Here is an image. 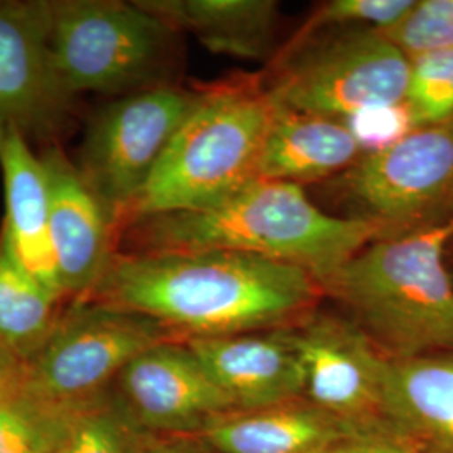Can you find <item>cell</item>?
I'll use <instances>...</instances> for the list:
<instances>
[{
    "mask_svg": "<svg viewBox=\"0 0 453 453\" xmlns=\"http://www.w3.org/2000/svg\"><path fill=\"white\" fill-rule=\"evenodd\" d=\"M131 410L148 428L200 430L235 406L187 344L165 341L148 348L118 374Z\"/></svg>",
    "mask_w": 453,
    "mask_h": 453,
    "instance_id": "cell-13",
    "label": "cell"
},
{
    "mask_svg": "<svg viewBox=\"0 0 453 453\" xmlns=\"http://www.w3.org/2000/svg\"><path fill=\"white\" fill-rule=\"evenodd\" d=\"M82 405L44 400L24 388L0 402V453H58L74 432Z\"/></svg>",
    "mask_w": 453,
    "mask_h": 453,
    "instance_id": "cell-21",
    "label": "cell"
},
{
    "mask_svg": "<svg viewBox=\"0 0 453 453\" xmlns=\"http://www.w3.org/2000/svg\"><path fill=\"white\" fill-rule=\"evenodd\" d=\"M380 237L381 228L365 220L321 211L301 185L257 179L205 209L131 220L118 250L242 252L303 267L319 280Z\"/></svg>",
    "mask_w": 453,
    "mask_h": 453,
    "instance_id": "cell-2",
    "label": "cell"
},
{
    "mask_svg": "<svg viewBox=\"0 0 453 453\" xmlns=\"http://www.w3.org/2000/svg\"><path fill=\"white\" fill-rule=\"evenodd\" d=\"M361 155V146L342 119L299 113L275 103L260 153L259 179L303 187L344 173Z\"/></svg>",
    "mask_w": 453,
    "mask_h": 453,
    "instance_id": "cell-18",
    "label": "cell"
},
{
    "mask_svg": "<svg viewBox=\"0 0 453 453\" xmlns=\"http://www.w3.org/2000/svg\"><path fill=\"white\" fill-rule=\"evenodd\" d=\"M27 385V361L0 342V402Z\"/></svg>",
    "mask_w": 453,
    "mask_h": 453,
    "instance_id": "cell-28",
    "label": "cell"
},
{
    "mask_svg": "<svg viewBox=\"0 0 453 453\" xmlns=\"http://www.w3.org/2000/svg\"><path fill=\"white\" fill-rule=\"evenodd\" d=\"M177 34L138 2L54 0V61L78 97L128 96L168 84Z\"/></svg>",
    "mask_w": 453,
    "mask_h": 453,
    "instance_id": "cell-5",
    "label": "cell"
},
{
    "mask_svg": "<svg viewBox=\"0 0 453 453\" xmlns=\"http://www.w3.org/2000/svg\"><path fill=\"white\" fill-rule=\"evenodd\" d=\"M380 33L410 59L453 48V0H415L405 17Z\"/></svg>",
    "mask_w": 453,
    "mask_h": 453,
    "instance_id": "cell-23",
    "label": "cell"
},
{
    "mask_svg": "<svg viewBox=\"0 0 453 453\" xmlns=\"http://www.w3.org/2000/svg\"><path fill=\"white\" fill-rule=\"evenodd\" d=\"M415 0H331L309 17L299 37L334 27H370L385 31L405 17Z\"/></svg>",
    "mask_w": 453,
    "mask_h": 453,
    "instance_id": "cell-24",
    "label": "cell"
},
{
    "mask_svg": "<svg viewBox=\"0 0 453 453\" xmlns=\"http://www.w3.org/2000/svg\"><path fill=\"white\" fill-rule=\"evenodd\" d=\"M50 203V243L65 297L84 299L118 250L121 228L86 185L76 163L59 145L41 153Z\"/></svg>",
    "mask_w": 453,
    "mask_h": 453,
    "instance_id": "cell-12",
    "label": "cell"
},
{
    "mask_svg": "<svg viewBox=\"0 0 453 453\" xmlns=\"http://www.w3.org/2000/svg\"><path fill=\"white\" fill-rule=\"evenodd\" d=\"M54 0H0V128L58 145L78 96L52 52Z\"/></svg>",
    "mask_w": 453,
    "mask_h": 453,
    "instance_id": "cell-10",
    "label": "cell"
},
{
    "mask_svg": "<svg viewBox=\"0 0 453 453\" xmlns=\"http://www.w3.org/2000/svg\"><path fill=\"white\" fill-rule=\"evenodd\" d=\"M142 453H195L194 450H190L188 447H183V445H173V443H168V445H157V447H151V449H146Z\"/></svg>",
    "mask_w": 453,
    "mask_h": 453,
    "instance_id": "cell-29",
    "label": "cell"
},
{
    "mask_svg": "<svg viewBox=\"0 0 453 453\" xmlns=\"http://www.w3.org/2000/svg\"><path fill=\"white\" fill-rule=\"evenodd\" d=\"M452 220L380 237L319 279L389 359L453 351Z\"/></svg>",
    "mask_w": 453,
    "mask_h": 453,
    "instance_id": "cell-3",
    "label": "cell"
},
{
    "mask_svg": "<svg viewBox=\"0 0 453 453\" xmlns=\"http://www.w3.org/2000/svg\"><path fill=\"white\" fill-rule=\"evenodd\" d=\"M450 121H453V119H450Z\"/></svg>",
    "mask_w": 453,
    "mask_h": 453,
    "instance_id": "cell-32",
    "label": "cell"
},
{
    "mask_svg": "<svg viewBox=\"0 0 453 453\" xmlns=\"http://www.w3.org/2000/svg\"><path fill=\"white\" fill-rule=\"evenodd\" d=\"M130 441L116 418L103 411H81L71 438V453H131Z\"/></svg>",
    "mask_w": 453,
    "mask_h": 453,
    "instance_id": "cell-26",
    "label": "cell"
},
{
    "mask_svg": "<svg viewBox=\"0 0 453 453\" xmlns=\"http://www.w3.org/2000/svg\"><path fill=\"white\" fill-rule=\"evenodd\" d=\"M303 366V398L359 435L383 425L385 357L353 321L309 314L284 327Z\"/></svg>",
    "mask_w": 453,
    "mask_h": 453,
    "instance_id": "cell-11",
    "label": "cell"
},
{
    "mask_svg": "<svg viewBox=\"0 0 453 453\" xmlns=\"http://www.w3.org/2000/svg\"><path fill=\"white\" fill-rule=\"evenodd\" d=\"M383 425L420 453H453V351L388 359Z\"/></svg>",
    "mask_w": 453,
    "mask_h": 453,
    "instance_id": "cell-15",
    "label": "cell"
},
{
    "mask_svg": "<svg viewBox=\"0 0 453 453\" xmlns=\"http://www.w3.org/2000/svg\"><path fill=\"white\" fill-rule=\"evenodd\" d=\"M274 113L275 101L257 80L198 89L192 111L166 146L128 224L211 207L259 179L260 153Z\"/></svg>",
    "mask_w": 453,
    "mask_h": 453,
    "instance_id": "cell-4",
    "label": "cell"
},
{
    "mask_svg": "<svg viewBox=\"0 0 453 453\" xmlns=\"http://www.w3.org/2000/svg\"><path fill=\"white\" fill-rule=\"evenodd\" d=\"M196 97L198 89L163 84L116 97L89 118L74 163L121 230Z\"/></svg>",
    "mask_w": 453,
    "mask_h": 453,
    "instance_id": "cell-7",
    "label": "cell"
},
{
    "mask_svg": "<svg viewBox=\"0 0 453 453\" xmlns=\"http://www.w3.org/2000/svg\"><path fill=\"white\" fill-rule=\"evenodd\" d=\"M0 172L5 192V232L20 264L44 286L65 297L50 243V203L46 166L27 138L0 128Z\"/></svg>",
    "mask_w": 453,
    "mask_h": 453,
    "instance_id": "cell-16",
    "label": "cell"
},
{
    "mask_svg": "<svg viewBox=\"0 0 453 453\" xmlns=\"http://www.w3.org/2000/svg\"><path fill=\"white\" fill-rule=\"evenodd\" d=\"M445 207H447V215H449L447 220H452L453 222V195L449 198V202H447Z\"/></svg>",
    "mask_w": 453,
    "mask_h": 453,
    "instance_id": "cell-30",
    "label": "cell"
},
{
    "mask_svg": "<svg viewBox=\"0 0 453 453\" xmlns=\"http://www.w3.org/2000/svg\"><path fill=\"white\" fill-rule=\"evenodd\" d=\"M235 410H260L303 398L304 378L284 327L265 334L185 341Z\"/></svg>",
    "mask_w": 453,
    "mask_h": 453,
    "instance_id": "cell-14",
    "label": "cell"
},
{
    "mask_svg": "<svg viewBox=\"0 0 453 453\" xmlns=\"http://www.w3.org/2000/svg\"><path fill=\"white\" fill-rule=\"evenodd\" d=\"M342 121L355 134L363 155L388 148L415 130L405 103L365 110Z\"/></svg>",
    "mask_w": 453,
    "mask_h": 453,
    "instance_id": "cell-25",
    "label": "cell"
},
{
    "mask_svg": "<svg viewBox=\"0 0 453 453\" xmlns=\"http://www.w3.org/2000/svg\"><path fill=\"white\" fill-rule=\"evenodd\" d=\"M411 61L405 104L413 128L453 119V48L430 52Z\"/></svg>",
    "mask_w": 453,
    "mask_h": 453,
    "instance_id": "cell-22",
    "label": "cell"
},
{
    "mask_svg": "<svg viewBox=\"0 0 453 453\" xmlns=\"http://www.w3.org/2000/svg\"><path fill=\"white\" fill-rule=\"evenodd\" d=\"M202 435L219 453H329L359 434L301 398L228 411L211 418Z\"/></svg>",
    "mask_w": 453,
    "mask_h": 453,
    "instance_id": "cell-17",
    "label": "cell"
},
{
    "mask_svg": "<svg viewBox=\"0 0 453 453\" xmlns=\"http://www.w3.org/2000/svg\"><path fill=\"white\" fill-rule=\"evenodd\" d=\"M336 187L355 219L387 235L415 228L453 195V121L411 130L396 143L361 155Z\"/></svg>",
    "mask_w": 453,
    "mask_h": 453,
    "instance_id": "cell-9",
    "label": "cell"
},
{
    "mask_svg": "<svg viewBox=\"0 0 453 453\" xmlns=\"http://www.w3.org/2000/svg\"><path fill=\"white\" fill-rule=\"evenodd\" d=\"M329 453H420L388 430L349 438Z\"/></svg>",
    "mask_w": 453,
    "mask_h": 453,
    "instance_id": "cell-27",
    "label": "cell"
},
{
    "mask_svg": "<svg viewBox=\"0 0 453 453\" xmlns=\"http://www.w3.org/2000/svg\"><path fill=\"white\" fill-rule=\"evenodd\" d=\"M411 61L378 29L342 27L318 41L296 39L269 95L282 108L346 119L405 103Z\"/></svg>",
    "mask_w": 453,
    "mask_h": 453,
    "instance_id": "cell-6",
    "label": "cell"
},
{
    "mask_svg": "<svg viewBox=\"0 0 453 453\" xmlns=\"http://www.w3.org/2000/svg\"><path fill=\"white\" fill-rule=\"evenodd\" d=\"M177 336L142 314L95 301H74L27 361L34 395L63 405H82L148 348Z\"/></svg>",
    "mask_w": 453,
    "mask_h": 453,
    "instance_id": "cell-8",
    "label": "cell"
},
{
    "mask_svg": "<svg viewBox=\"0 0 453 453\" xmlns=\"http://www.w3.org/2000/svg\"><path fill=\"white\" fill-rule=\"evenodd\" d=\"M58 453H71V441H69L65 447H63V449H61V450H59Z\"/></svg>",
    "mask_w": 453,
    "mask_h": 453,
    "instance_id": "cell-31",
    "label": "cell"
},
{
    "mask_svg": "<svg viewBox=\"0 0 453 453\" xmlns=\"http://www.w3.org/2000/svg\"><path fill=\"white\" fill-rule=\"evenodd\" d=\"M177 33L187 31L215 52L247 61L271 58L277 37L274 0H138Z\"/></svg>",
    "mask_w": 453,
    "mask_h": 453,
    "instance_id": "cell-19",
    "label": "cell"
},
{
    "mask_svg": "<svg viewBox=\"0 0 453 453\" xmlns=\"http://www.w3.org/2000/svg\"><path fill=\"white\" fill-rule=\"evenodd\" d=\"M63 299L20 264L0 228V342L29 361L59 323Z\"/></svg>",
    "mask_w": 453,
    "mask_h": 453,
    "instance_id": "cell-20",
    "label": "cell"
},
{
    "mask_svg": "<svg viewBox=\"0 0 453 453\" xmlns=\"http://www.w3.org/2000/svg\"><path fill=\"white\" fill-rule=\"evenodd\" d=\"M321 292L306 269L242 252L116 250L84 299L151 318L187 341L289 327Z\"/></svg>",
    "mask_w": 453,
    "mask_h": 453,
    "instance_id": "cell-1",
    "label": "cell"
}]
</instances>
